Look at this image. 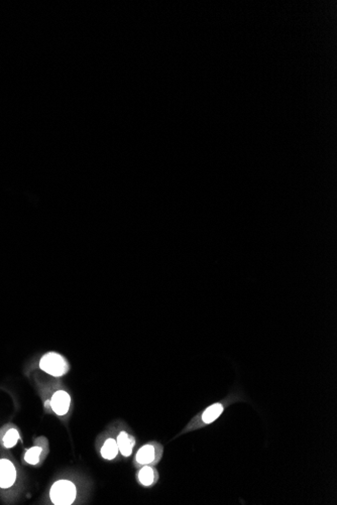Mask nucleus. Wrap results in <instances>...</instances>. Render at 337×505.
Segmentation results:
<instances>
[{"mask_svg": "<svg viewBox=\"0 0 337 505\" xmlns=\"http://www.w3.org/2000/svg\"><path fill=\"white\" fill-rule=\"evenodd\" d=\"M77 496V489L72 481L62 479L55 482L51 490V501L56 505H70Z\"/></svg>", "mask_w": 337, "mask_h": 505, "instance_id": "f257e3e1", "label": "nucleus"}, {"mask_svg": "<svg viewBox=\"0 0 337 505\" xmlns=\"http://www.w3.org/2000/svg\"><path fill=\"white\" fill-rule=\"evenodd\" d=\"M39 368L54 377H61L66 374L69 366L62 355L50 352L40 358Z\"/></svg>", "mask_w": 337, "mask_h": 505, "instance_id": "f03ea898", "label": "nucleus"}, {"mask_svg": "<svg viewBox=\"0 0 337 505\" xmlns=\"http://www.w3.org/2000/svg\"><path fill=\"white\" fill-rule=\"evenodd\" d=\"M17 477L16 469L11 461L0 459V488L11 487Z\"/></svg>", "mask_w": 337, "mask_h": 505, "instance_id": "7ed1b4c3", "label": "nucleus"}, {"mask_svg": "<svg viewBox=\"0 0 337 505\" xmlns=\"http://www.w3.org/2000/svg\"><path fill=\"white\" fill-rule=\"evenodd\" d=\"M51 408L58 415H65L68 413L71 404V398L65 390L56 391L50 401Z\"/></svg>", "mask_w": 337, "mask_h": 505, "instance_id": "20e7f679", "label": "nucleus"}, {"mask_svg": "<svg viewBox=\"0 0 337 505\" xmlns=\"http://www.w3.org/2000/svg\"><path fill=\"white\" fill-rule=\"evenodd\" d=\"M116 443L121 455L124 457H129L132 455L135 446V440L133 437L129 436L125 432H121L117 437Z\"/></svg>", "mask_w": 337, "mask_h": 505, "instance_id": "39448f33", "label": "nucleus"}, {"mask_svg": "<svg viewBox=\"0 0 337 505\" xmlns=\"http://www.w3.org/2000/svg\"><path fill=\"white\" fill-rule=\"evenodd\" d=\"M156 458V450L155 447L152 445H145L139 449V451L136 454V461L137 463L146 465L154 462Z\"/></svg>", "mask_w": 337, "mask_h": 505, "instance_id": "423d86ee", "label": "nucleus"}, {"mask_svg": "<svg viewBox=\"0 0 337 505\" xmlns=\"http://www.w3.org/2000/svg\"><path fill=\"white\" fill-rule=\"evenodd\" d=\"M118 446L114 438H107L101 448V456L106 460H113L118 453Z\"/></svg>", "mask_w": 337, "mask_h": 505, "instance_id": "0eeeda50", "label": "nucleus"}, {"mask_svg": "<svg viewBox=\"0 0 337 505\" xmlns=\"http://www.w3.org/2000/svg\"><path fill=\"white\" fill-rule=\"evenodd\" d=\"M222 411H223V406L220 404H215L211 406H209L204 411V413L202 415V420L206 424L212 423L222 413Z\"/></svg>", "mask_w": 337, "mask_h": 505, "instance_id": "6e6552de", "label": "nucleus"}, {"mask_svg": "<svg viewBox=\"0 0 337 505\" xmlns=\"http://www.w3.org/2000/svg\"><path fill=\"white\" fill-rule=\"evenodd\" d=\"M138 480L144 486H151L154 481H155V472L154 470L149 467L145 466L142 469H140L138 473Z\"/></svg>", "mask_w": 337, "mask_h": 505, "instance_id": "1a4fd4ad", "label": "nucleus"}, {"mask_svg": "<svg viewBox=\"0 0 337 505\" xmlns=\"http://www.w3.org/2000/svg\"><path fill=\"white\" fill-rule=\"evenodd\" d=\"M41 452H43V450H41L40 447L35 446V447L31 448L25 454L26 462L31 464V465H36L39 462V458H40Z\"/></svg>", "mask_w": 337, "mask_h": 505, "instance_id": "9d476101", "label": "nucleus"}, {"mask_svg": "<svg viewBox=\"0 0 337 505\" xmlns=\"http://www.w3.org/2000/svg\"><path fill=\"white\" fill-rule=\"evenodd\" d=\"M19 440V434L15 429H10L6 432L3 437V445L5 448L9 449L14 447Z\"/></svg>", "mask_w": 337, "mask_h": 505, "instance_id": "9b49d317", "label": "nucleus"}]
</instances>
